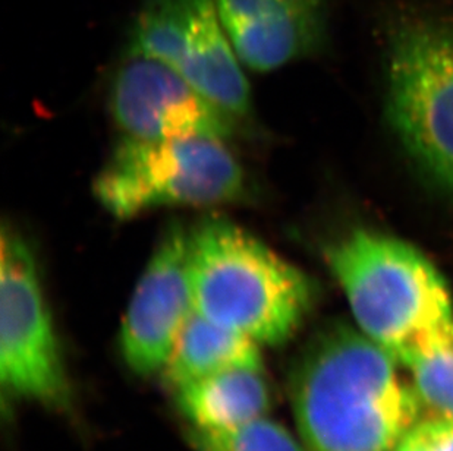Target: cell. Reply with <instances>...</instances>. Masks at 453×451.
<instances>
[{
  "label": "cell",
  "mask_w": 453,
  "mask_h": 451,
  "mask_svg": "<svg viewBox=\"0 0 453 451\" xmlns=\"http://www.w3.org/2000/svg\"><path fill=\"white\" fill-rule=\"evenodd\" d=\"M355 325L401 361L453 332L449 285L421 249L405 239L355 226L323 248Z\"/></svg>",
  "instance_id": "277c9868"
},
{
  "label": "cell",
  "mask_w": 453,
  "mask_h": 451,
  "mask_svg": "<svg viewBox=\"0 0 453 451\" xmlns=\"http://www.w3.org/2000/svg\"><path fill=\"white\" fill-rule=\"evenodd\" d=\"M189 428L225 431L267 417L272 406L263 370L240 368L196 379L173 390Z\"/></svg>",
  "instance_id": "8fae6325"
},
{
  "label": "cell",
  "mask_w": 453,
  "mask_h": 451,
  "mask_svg": "<svg viewBox=\"0 0 453 451\" xmlns=\"http://www.w3.org/2000/svg\"><path fill=\"white\" fill-rule=\"evenodd\" d=\"M109 111L120 133L135 140L238 135L241 119L205 97L175 69L127 53L109 91Z\"/></svg>",
  "instance_id": "ba28073f"
},
{
  "label": "cell",
  "mask_w": 453,
  "mask_h": 451,
  "mask_svg": "<svg viewBox=\"0 0 453 451\" xmlns=\"http://www.w3.org/2000/svg\"><path fill=\"white\" fill-rule=\"evenodd\" d=\"M0 381L13 401L66 410L71 384L30 243L2 227Z\"/></svg>",
  "instance_id": "8992f818"
},
{
  "label": "cell",
  "mask_w": 453,
  "mask_h": 451,
  "mask_svg": "<svg viewBox=\"0 0 453 451\" xmlns=\"http://www.w3.org/2000/svg\"><path fill=\"white\" fill-rule=\"evenodd\" d=\"M399 362L357 325L334 321L308 340L289 383L308 451H394L424 405Z\"/></svg>",
  "instance_id": "7a4b0ae2"
},
{
  "label": "cell",
  "mask_w": 453,
  "mask_h": 451,
  "mask_svg": "<svg viewBox=\"0 0 453 451\" xmlns=\"http://www.w3.org/2000/svg\"><path fill=\"white\" fill-rule=\"evenodd\" d=\"M127 53L175 69L211 102L244 120L251 90L213 0H146L129 33Z\"/></svg>",
  "instance_id": "52a82bcc"
},
{
  "label": "cell",
  "mask_w": 453,
  "mask_h": 451,
  "mask_svg": "<svg viewBox=\"0 0 453 451\" xmlns=\"http://www.w3.org/2000/svg\"><path fill=\"white\" fill-rule=\"evenodd\" d=\"M194 310L189 230L172 223L154 248L119 330V352L138 377L162 374Z\"/></svg>",
  "instance_id": "9c48e42d"
},
{
  "label": "cell",
  "mask_w": 453,
  "mask_h": 451,
  "mask_svg": "<svg viewBox=\"0 0 453 451\" xmlns=\"http://www.w3.org/2000/svg\"><path fill=\"white\" fill-rule=\"evenodd\" d=\"M394 451H453V422L433 413L421 417Z\"/></svg>",
  "instance_id": "9a60e30c"
},
{
  "label": "cell",
  "mask_w": 453,
  "mask_h": 451,
  "mask_svg": "<svg viewBox=\"0 0 453 451\" xmlns=\"http://www.w3.org/2000/svg\"><path fill=\"white\" fill-rule=\"evenodd\" d=\"M374 26L388 142L424 200L453 220V0H385Z\"/></svg>",
  "instance_id": "6da1fadb"
},
{
  "label": "cell",
  "mask_w": 453,
  "mask_h": 451,
  "mask_svg": "<svg viewBox=\"0 0 453 451\" xmlns=\"http://www.w3.org/2000/svg\"><path fill=\"white\" fill-rule=\"evenodd\" d=\"M408 370L424 408L453 422V332L406 355Z\"/></svg>",
  "instance_id": "4fadbf2b"
},
{
  "label": "cell",
  "mask_w": 453,
  "mask_h": 451,
  "mask_svg": "<svg viewBox=\"0 0 453 451\" xmlns=\"http://www.w3.org/2000/svg\"><path fill=\"white\" fill-rule=\"evenodd\" d=\"M187 435L196 451H308L300 435L296 437L269 417L232 430L189 428Z\"/></svg>",
  "instance_id": "5bb4252c"
},
{
  "label": "cell",
  "mask_w": 453,
  "mask_h": 451,
  "mask_svg": "<svg viewBox=\"0 0 453 451\" xmlns=\"http://www.w3.org/2000/svg\"><path fill=\"white\" fill-rule=\"evenodd\" d=\"M93 194L122 222L160 207L235 204L247 198L249 183L226 141L124 136L96 176Z\"/></svg>",
  "instance_id": "5b68a950"
},
{
  "label": "cell",
  "mask_w": 453,
  "mask_h": 451,
  "mask_svg": "<svg viewBox=\"0 0 453 451\" xmlns=\"http://www.w3.org/2000/svg\"><path fill=\"white\" fill-rule=\"evenodd\" d=\"M240 368L263 370L261 346L194 311L160 377L173 392L196 379Z\"/></svg>",
  "instance_id": "7c38bea8"
},
{
  "label": "cell",
  "mask_w": 453,
  "mask_h": 451,
  "mask_svg": "<svg viewBox=\"0 0 453 451\" xmlns=\"http://www.w3.org/2000/svg\"><path fill=\"white\" fill-rule=\"evenodd\" d=\"M241 64L272 73L316 55L329 39L327 0H213Z\"/></svg>",
  "instance_id": "30bf717a"
},
{
  "label": "cell",
  "mask_w": 453,
  "mask_h": 451,
  "mask_svg": "<svg viewBox=\"0 0 453 451\" xmlns=\"http://www.w3.org/2000/svg\"><path fill=\"white\" fill-rule=\"evenodd\" d=\"M194 310L258 345L282 346L300 332L317 283L249 230L205 218L189 230Z\"/></svg>",
  "instance_id": "3957f363"
}]
</instances>
